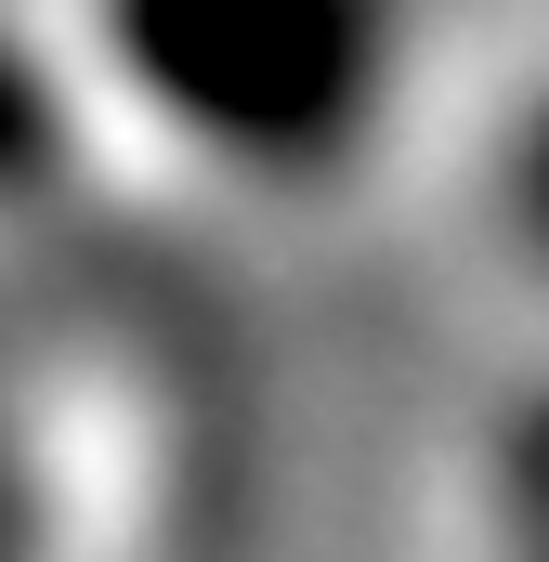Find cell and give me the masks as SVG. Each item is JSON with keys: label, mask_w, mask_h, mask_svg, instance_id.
I'll return each instance as SVG.
<instances>
[{"label": "cell", "mask_w": 549, "mask_h": 562, "mask_svg": "<svg viewBox=\"0 0 549 562\" xmlns=\"http://www.w3.org/2000/svg\"><path fill=\"white\" fill-rule=\"evenodd\" d=\"M105 79L210 157H327L367 105V0H105Z\"/></svg>", "instance_id": "cell-1"}, {"label": "cell", "mask_w": 549, "mask_h": 562, "mask_svg": "<svg viewBox=\"0 0 549 562\" xmlns=\"http://www.w3.org/2000/svg\"><path fill=\"white\" fill-rule=\"evenodd\" d=\"M524 223H549V132L524 144Z\"/></svg>", "instance_id": "cell-2"}]
</instances>
